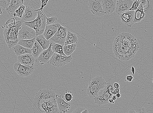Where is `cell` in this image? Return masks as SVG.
Listing matches in <instances>:
<instances>
[{
	"label": "cell",
	"instance_id": "6da1fadb",
	"mask_svg": "<svg viewBox=\"0 0 153 113\" xmlns=\"http://www.w3.org/2000/svg\"><path fill=\"white\" fill-rule=\"evenodd\" d=\"M33 113H60L56 98L33 102Z\"/></svg>",
	"mask_w": 153,
	"mask_h": 113
},
{
	"label": "cell",
	"instance_id": "7a4b0ae2",
	"mask_svg": "<svg viewBox=\"0 0 153 113\" xmlns=\"http://www.w3.org/2000/svg\"><path fill=\"white\" fill-rule=\"evenodd\" d=\"M23 23L22 20L16 21L15 26L9 29L5 28L3 33L5 41L9 48H13L17 44L19 41L18 38L19 31Z\"/></svg>",
	"mask_w": 153,
	"mask_h": 113
},
{
	"label": "cell",
	"instance_id": "3957f363",
	"mask_svg": "<svg viewBox=\"0 0 153 113\" xmlns=\"http://www.w3.org/2000/svg\"><path fill=\"white\" fill-rule=\"evenodd\" d=\"M124 47L136 52L140 48L136 38L130 34L123 33L119 35L114 41Z\"/></svg>",
	"mask_w": 153,
	"mask_h": 113
},
{
	"label": "cell",
	"instance_id": "277c9868",
	"mask_svg": "<svg viewBox=\"0 0 153 113\" xmlns=\"http://www.w3.org/2000/svg\"><path fill=\"white\" fill-rule=\"evenodd\" d=\"M105 81L100 76L96 77L92 80L87 88V93L91 98H94L107 85Z\"/></svg>",
	"mask_w": 153,
	"mask_h": 113
},
{
	"label": "cell",
	"instance_id": "5b68a950",
	"mask_svg": "<svg viewBox=\"0 0 153 113\" xmlns=\"http://www.w3.org/2000/svg\"><path fill=\"white\" fill-rule=\"evenodd\" d=\"M38 12L36 18L31 22H24L26 25L35 30L36 36L43 34L46 26V18L44 12L41 11Z\"/></svg>",
	"mask_w": 153,
	"mask_h": 113
},
{
	"label": "cell",
	"instance_id": "8992f818",
	"mask_svg": "<svg viewBox=\"0 0 153 113\" xmlns=\"http://www.w3.org/2000/svg\"><path fill=\"white\" fill-rule=\"evenodd\" d=\"M114 88L111 83H107L106 86L100 91L97 96L94 98L95 103L99 106L109 103V100L111 98L113 95Z\"/></svg>",
	"mask_w": 153,
	"mask_h": 113
},
{
	"label": "cell",
	"instance_id": "52a82bcc",
	"mask_svg": "<svg viewBox=\"0 0 153 113\" xmlns=\"http://www.w3.org/2000/svg\"><path fill=\"white\" fill-rule=\"evenodd\" d=\"M58 27V30L49 40L51 43L58 44L64 46L65 45L67 33V29L62 26L59 24H55Z\"/></svg>",
	"mask_w": 153,
	"mask_h": 113
},
{
	"label": "cell",
	"instance_id": "ba28073f",
	"mask_svg": "<svg viewBox=\"0 0 153 113\" xmlns=\"http://www.w3.org/2000/svg\"><path fill=\"white\" fill-rule=\"evenodd\" d=\"M36 37V33L34 30L26 25L24 23L20 27L18 38L21 40H31Z\"/></svg>",
	"mask_w": 153,
	"mask_h": 113
},
{
	"label": "cell",
	"instance_id": "9c48e42d",
	"mask_svg": "<svg viewBox=\"0 0 153 113\" xmlns=\"http://www.w3.org/2000/svg\"><path fill=\"white\" fill-rule=\"evenodd\" d=\"M13 68L15 72L19 76L26 77L30 76L33 73L35 65L26 66L21 64L18 61L15 63Z\"/></svg>",
	"mask_w": 153,
	"mask_h": 113
},
{
	"label": "cell",
	"instance_id": "30bf717a",
	"mask_svg": "<svg viewBox=\"0 0 153 113\" xmlns=\"http://www.w3.org/2000/svg\"><path fill=\"white\" fill-rule=\"evenodd\" d=\"M72 60V56H67L54 53L50 59L49 63L53 66L60 67L65 66Z\"/></svg>",
	"mask_w": 153,
	"mask_h": 113
},
{
	"label": "cell",
	"instance_id": "8fae6325",
	"mask_svg": "<svg viewBox=\"0 0 153 113\" xmlns=\"http://www.w3.org/2000/svg\"><path fill=\"white\" fill-rule=\"evenodd\" d=\"M56 95L52 89L41 90L35 95L33 102L56 98Z\"/></svg>",
	"mask_w": 153,
	"mask_h": 113
},
{
	"label": "cell",
	"instance_id": "7c38bea8",
	"mask_svg": "<svg viewBox=\"0 0 153 113\" xmlns=\"http://www.w3.org/2000/svg\"><path fill=\"white\" fill-rule=\"evenodd\" d=\"M89 8L96 16H101L105 15L101 4V0H92L88 2Z\"/></svg>",
	"mask_w": 153,
	"mask_h": 113
},
{
	"label": "cell",
	"instance_id": "4fadbf2b",
	"mask_svg": "<svg viewBox=\"0 0 153 113\" xmlns=\"http://www.w3.org/2000/svg\"><path fill=\"white\" fill-rule=\"evenodd\" d=\"M133 3L132 0H117L116 13L120 15L129 10Z\"/></svg>",
	"mask_w": 153,
	"mask_h": 113
},
{
	"label": "cell",
	"instance_id": "5bb4252c",
	"mask_svg": "<svg viewBox=\"0 0 153 113\" xmlns=\"http://www.w3.org/2000/svg\"><path fill=\"white\" fill-rule=\"evenodd\" d=\"M52 43L50 45L47 50H43L35 62L38 65H42L45 64L49 63L50 59L54 53L51 50V46Z\"/></svg>",
	"mask_w": 153,
	"mask_h": 113
},
{
	"label": "cell",
	"instance_id": "9a60e30c",
	"mask_svg": "<svg viewBox=\"0 0 153 113\" xmlns=\"http://www.w3.org/2000/svg\"><path fill=\"white\" fill-rule=\"evenodd\" d=\"M135 11L128 10L120 15L122 22L128 27H131L134 24Z\"/></svg>",
	"mask_w": 153,
	"mask_h": 113
},
{
	"label": "cell",
	"instance_id": "2e32d148",
	"mask_svg": "<svg viewBox=\"0 0 153 113\" xmlns=\"http://www.w3.org/2000/svg\"><path fill=\"white\" fill-rule=\"evenodd\" d=\"M38 12L32 7L26 6L22 19L24 22H31L36 18Z\"/></svg>",
	"mask_w": 153,
	"mask_h": 113
},
{
	"label": "cell",
	"instance_id": "e0dca14e",
	"mask_svg": "<svg viewBox=\"0 0 153 113\" xmlns=\"http://www.w3.org/2000/svg\"><path fill=\"white\" fill-rule=\"evenodd\" d=\"M117 0H101L102 7L105 14L110 15L115 11Z\"/></svg>",
	"mask_w": 153,
	"mask_h": 113
},
{
	"label": "cell",
	"instance_id": "ac0fdd59",
	"mask_svg": "<svg viewBox=\"0 0 153 113\" xmlns=\"http://www.w3.org/2000/svg\"><path fill=\"white\" fill-rule=\"evenodd\" d=\"M56 100L60 113H66L70 110L71 106V104L65 101L63 96L56 95Z\"/></svg>",
	"mask_w": 153,
	"mask_h": 113
},
{
	"label": "cell",
	"instance_id": "d6986e66",
	"mask_svg": "<svg viewBox=\"0 0 153 113\" xmlns=\"http://www.w3.org/2000/svg\"><path fill=\"white\" fill-rule=\"evenodd\" d=\"M18 61L26 66L34 65L36 59L31 54H26L17 56Z\"/></svg>",
	"mask_w": 153,
	"mask_h": 113
},
{
	"label": "cell",
	"instance_id": "ffe728a7",
	"mask_svg": "<svg viewBox=\"0 0 153 113\" xmlns=\"http://www.w3.org/2000/svg\"><path fill=\"white\" fill-rule=\"evenodd\" d=\"M24 1L23 0H10L9 6L6 9L7 12L10 16H13L16 10L23 5Z\"/></svg>",
	"mask_w": 153,
	"mask_h": 113
},
{
	"label": "cell",
	"instance_id": "44dd1931",
	"mask_svg": "<svg viewBox=\"0 0 153 113\" xmlns=\"http://www.w3.org/2000/svg\"><path fill=\"white\" fill-rule=\"evenodd\" d=\"M58 27L55 24L52 25H46L43 35L48 40L51 38L58 30Z\"/></svg>",
	"mask_w": 153,
	"mask_h": 113
},
{
	"label": "cell",
	"instance_id": "7402d4cb",
	"mask_svg": "<svg viewBox=\"0 0 153 113\" xmlns=\"http://www.w3.org/2000/svg\"><path fill=\"white\" fill-rule=\"evenodd\" d=\"M12 48L15 54L17 56L26 54H31V49L25 48L17 44Z\"/></svg>",
	"mask_w": 153,
	"mask_h": 113
},
{
	"label": "cell",
	"instance_id": "603a6c76",
	"mask_svg": "<svg viewBox=\"0 0 153 113\" xmlns=\"http://www.w3.org/2000/svg\"><path fill=\"white\" fill-rule=\"evenodd\" d=\"M35 41L39 44L43 50H47L51 44L49 40L46 39L43 34L36 37Z\"/></svg>",
	"mask_w": 153,
	"mask_h": 113
},
{
	"label": "cell",
	"instance_id": "cb8c5ba5",
	"mask_svg": "<svg viewBox=\"0 0 153 113\" xmlns=\"http://www.w3.org/2000/svg\"><path fill=\"white\" fill-rule=\"evenodd\" d=\"M31 55L36 60L43 50L41 45L35 41L33 48L31 49Z\"/></svg>",
	"mask_w": 153,
	"mask_h": 113
},
{
	"label": "cell",
	"instance_id": "d4e9b609",
	"mask_svg": "<svg viewBox=\"0 0 153 113\" xmlns=\"http://www.w3.org/2000/svg\"><path fill=\"white\" fill-rule=\"evenodd\" d=\"M78 41V38L76 34L67 31L65 45L76 44Z\"/></svg>",
	"mask_w": 153,
	"mask_h": 113
},
{
	"label": "cell",
	"instance_id": "484cf974",
	"mask_svg": "<svg viewBox=\"0 0 153 113\" xmlns=\"http://www.w3.org/2000/svg\"><path fill=\"white\" fill-rule=\"evenodd\" d=\"M35 38L31 40H19L17 44L27 49H31L35 41Z\"/></svg>",
	"mask_w": 153,
	"mask_h": 113
},
{
	"label": "cell",
	"instance_id": "4316f807",
	"mask_svg": "<svg viewBox=\"0 0 153 113\" xmlns=\"http://www.w3.org/2000/svg\"><path fill=\"white\" fill-rule=\"evenodd\" d=\"M76 44L64 45L63 46V51L64 54L67 56L71 55L76 50Z\"/></svg>",
	"mask_w": 153,
	"mask_h": 113
},
{
	"label": "cell",
	"instance_id": "83f0119b",
	"mask_svg": "<svg viewBox=\"0 0 153 113\" xmlns=\"http://www.w3.org/2000/svg\"><path fill=\"white\" fill-rule=\"evenodd\" d=\"M63 46L59 44L52 43L51 46V50L55 53L66 56L63 52Z\"/></svg>",
	"mask_w": 153,
	"mask_h": 113
},
{
	"label": "cell",
	"instance_id": "f1b7e54d",
	"mask_svg": "<svg viewBox=\"0 0 153 113\" xmlns=\"http://www.w3.org/2000/svg\"><path fill=\"white\" fill-rule=\"evenodd\" d=\"M146 16V13L144 11L139 9H137L135 11L134 18V24L140 22L144 19Z\"/></svg>",
	"mask_w": 153,
	"mask_h": 113
},
{
	"label": "cell",
	"instance_id": "f546056e",
	"mask_svg": "<svg viewBox=\"0 0 153 113\" xmlns=\"http://www.w3.org/2000/svg\"><path fill=\"white\" fill-rule=\"evenodd\" d=\"M26 7L24 5L21 6L18 9L16 10L15 13H13V16L15 17H17L22 18L25 9Z\"/></svg>",
	"mask_w": 153,
	"mask_h": 113
},
{
	"label": "cell",
	"instance_id": "4dcf8cb0",
	"mask_svg": "<svg viewBox=\"0 0 153 113\" xmlns=\"http://www.w3.org/2000/svg\"><path fill=\"white\" fill-rule=\"evenodd\" d=\"M149 2L147 0H141L140 4L138 7V9L142 11H145L149 8Z\"/></svg>",
	"mask_w": 153,
	"mask_h": 113
},
{
	"label": "cell",
	"instance_id": "1f68e13d",
	"mask_svg": "<svg viewBox=\"0 0 153 113\" xmlns=\"http://www.w3.org/2000/svg\"><path fill=\"white\" fill-rule=\"evenodd\" d=\"M45 16L46 18V25H52V24H54L56 21L57 20V18L55 17H52L50 18H48L45 15Z\"/></svg>",
	"mask_w": 153,
	"mask_h": 113
},
{
	"label": "cell",
	"instance_id": "d6a6232c",
	"mask_svg": "<svg viewBox=\"0 0 153 113\" xmlns=\"http://www.w3.org/2000/svg\"><path fill=\"white\" fill-rule=\"evenodd\" d=\"M16 20L15 19L11 18L9 20L4 24L5 28L9 29L15 25Z\"/></svg>",
	"mask_w": 153,
	"mask_h": 113
},
{
	"label": "cell",
	"instance_id": "836d02e7",
	"mask_svg": "<svg viewBox=\"0 0 153 113\" xmlns=\"http://www.w3.org/2000/svg\"><path fill=\"white\" fill-rule=\"evenodd\" d=\"M66 101L68 102H70L72 101L73 98V95L72 93L70 92L69 91H66L65 94V97Z\"/></svg>",
	"mask_w": 153,
	"mask_h": 113
},
{
	"label": "cell",
	"instance_id": "e575fe53",
	"mask_svg": "<svg viewBox=\"0 0 153 113\" xmlns=\"http://www.w3.org/2000/svg\"><path fill=\"white\" fill-rule=\"evenodd\" d=\"M141 1V0L133 1V4L129 10L136 11L139 5L140 4Z\"/></svg>",
	"mask_w": 153,
	"mask_h": 113
},
{
	"label": "cell",
	"instance_id": "d590c367",
	"mask_svg": "<svg viewBox=\"0 0 153 113\" xmlns=\"http://www.w3.org/2000/svg\"><path fill=\"white\" fill-rule=\"evenodd\" d=\"M10 3V0H0V6L6 9L8 7Z\"/></svg>",
	"mask_w": 153,
	"mask_h": 113
},
{
	"label": "cell",
	"instance_id": "8d00e7d4",
	"mask_svg": "<svg viewBox=\"0 0 153 113\" xmlns=\"http://www.w3.org/2000/svg\"><path fill=\"white\" fill-rule=\"evenodd\" d=\"M41 1L42 4L40 8L38 9L35 10V11L36 12L41 11L42 12H43V9L45 6L47 5L49 0H48V1H42V0H41Z\"/></svg>",
	"mask_w": 153,
	"mask_h": 113
},
{
	"label": "cell",
	"instance_id": "74e56055",
	"mask_svg": "<svg viewBox=\"0 0 153 113\" xmlns=\"http://www.w3.org/2000/svg\"><path fill=\"white\" fill-rule=\"evenodd\" d=\"M85 109L79 107L76 109L71 113H81L85 110Z\"/></svg>",
	"mask_w": 153,
	"mask_h": 113
},
{
	"label": "cell",
	"instance_id": "f35d334b",
	"mask_svg": "<svg viewBox=\"0 0 153 113\" xmlns=\"http://www.w3.org/2000/svg\"><path fill=\"white\" fill-rule=\"evenodd\" d=\"M133 79L134 77L132 75H128L126 77V79L128 82H132Z\"/></svg>",
	"mask_w": 153,
	"mask_h": 113
},
{
	"label": "cell",
	"instance_id": "ab89813d",
	"mask_svg": "<svg viewBox=\"0 0 153 113\" xmlns=\"http://www.w3.org/2000/svg\"><path fill=\"white\" fill-rule=\"evenodd\" d=\"M113 87L115 89H120V84L118 83H114Z\"/></svg>",
	"mask_w": 153,
	"mask_h": 113
},
{
	"label": "cell",
	"instance_id": "60d3db41",
	"mask_svg": "<svg viewBox=\"0 0 153 113\" xmlns=\"http://www.w3.org/2000/svg\"><path fill=\"white\" fill-rule=\"evenodd\" d=\"M119 93H120V89H115L114 90L113 94V95H116Z\"/></svg>",
	"mask_w": 153,
	"mask_h": 113
},
{
	"label": "cell",
	"instance_id": "b9f144b4",
	"mask_svg": "<svg viewBox=\"0 0 153 113\" xmlns=\"http://www.w3.org/2000/svg\"><path fill=\"white\" fill-rule=\"evenodd\" d=\"M131 73L133 74V75H134L135 69L134 66H132L131 67Z\"/></svg>",
	"mask_w": 153,
	"mask_h": 113
},
{
	"label": "cell",
	"instance_id": "7bdbcfd3",
	"mask_svg": "<svg viewBox=\"0 0 153 113\" xmlns=\"http://www.w3.org/2000/svg\"><path fill=\"white\" fill-rule=\"evenodd\" d=\"M128 113H137V112L135 111L134 109H131L129 111Z\"/></svg>",
	"mask_w": 153,
	"mask_h": 113
},
{
	"label": "cell",
	"instance_id": "ee69618b",
	"mask_svg": "<svg viewBox=\"0 0 153 113\" xmlns=\"http://www.w3.org/2000/svg\"><path fill=\"white\" fill-rule=\"evenodd\" d=\"M108 103L114 104L115 103V102L111 98H110L108 100Z\"/></svg>",
	"mask_w": 153,
	"mask_h": 113
},
{
	"label": "cell",
	"instance_id": "f6af8a7d",
	"mask_svg": "<svg viewBox=\"0 0 153 113\" xmlns=\"http://www.w3.org/2000/svg\"><path fill=\"white\" fill-rule=\"evenodd\" d=\"M115 96L117 97V98H119L121 96V94L120 93H119L118 94H116L115 95Z\"/></svg>",
	"mask_w": 153,
	"mask_h": 113
},
{
	"label": "cell",
	"instance_id": "bcb514c9",
	"mask_svg": "<svg viewBox=\"0 0 153 113\" xmlns=\"http://www.w3.org/2000/svg\"><path fill=\"white\" fill-rule=\"evenodd\" d=\"M111 99L114 101L116 100H117V97L115 96V95H113Z\"/></svg>",
	"mask_w": 153,
	"mask_h": 113
},
{
	"label": "cell",
	"instance_id": "7dc6e473",
	"mask_svg": "<svg viewBox=\"0 0 153 113\" xmlns=\"http://www.w3.org/2000/svg\"><path fill=\"white\" fill-rule=\"evenodd\" d=\"M81 113H88V111L87 109H85V110L83 111Z\"/></svg>",
	"mask_w": 153,
	"mask_h": 113
}]
</instances>
